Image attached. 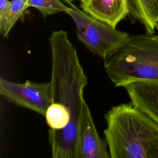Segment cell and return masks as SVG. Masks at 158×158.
I'll return each mask as SVG.
<instances>
[{"instance_id": "6da1fadb", "label": "cell", "mask_w": 158, "mask_h": 158, "mask_svg": "<svg viewBox=\"0 0 158 158\" xmlns=\"http://www.w3.org/2000/svg\"><path fill=\"white\" fill-rule=\"evenodd\" d=\"M49 43L52 102L44 117L49 127L51 158H80L87 77L66 31H53Z\"/></svg>"}, {"instance_id": "7a4b0ae2", "label": "cell", "mask_w": 158, "mask_h": 158, "mask_svg": "<svg viewBox=\"0 0 158 158\" xmlns=\"http://www.w3.org/2000/svg\"><path fill=\"white\" fill-rule=\"evenodd\" d=\"M104 117L111 158H148L158 146V126L131 102L112 107Z\"/></svg>"}, {"instance_id": "3957f363", "label": "cell", "mask_w": 158, "mask_h": 158, "mask_svg": "<svg viewBox=\"0 0 158 158\" xmlns=\"http://www.w3.org/2000/svg\"><path fill=\"white\" fill-rule=\"evenodd\" d=\"M104 67L116 86L135 81L158 84V35H130L121 48L104 59Z\"/></svg>"}, {"instance_id": "277c9868", "label": "cell", "mask_w": 158, "mask_h": 158, "mask_svg": "<svg viewBox=\"0 0 158 158\" xmlns=\"http://www.w3.org/2000/svg\"><path fill=\"white\" fill-rule=\"evenodd\" d=\"M67 14L73 21L78 39L93 54L105 59L121 48L130 35L103 23L70 4Z\"/></svg>"}, {"instance_id": "5b68a950", "label": "cell", "mask_w": 158, "mask_h": 158, "mask_svg": "<svg viewBox=\"0 0 158 158\" xmlns=\"http://www.w3.org/2000/svg\"><path fill=\"white\" fill-rule=\"evenodd\" d=\"M0 94L9 102L44 117L52 102L50 81L39 83L27 80L16 83L1 78Z\"/></svg>"}, {"instance_id": "8992f818", "label": "cell", "mask_w": 158, "mask_h": 158, "mask_svg": "<svg viewBox=\"0 0 158 158\" xmlns=\"http://www.w3.org/2000/svg\"><path fill=\"white\" fill-rule=\"evenodd\" d=\"M106 139L99 135L90 110L85 105L80 138V158H111Z\"/></svg>"}, {"instance_id": "52a82bcc", "label": "cell", "mask_w": 158, "mask_h": 158, "mask_svg": "<svg viewBox=\"0 0 158 158\" xmlns=\"http://www.w3.org/2000/svg\"><path fill=\"white\" fill-rule=\"evenodd\" d=\"M131 104L158 126V84L135 81L123 86Z\"/></svg>"}, {"instance_id": "ba28073f", "label": "cell", "mask_w": 158, "mask_h": 158, "mask_svg": "<svg viewBox=\"0 0 158 158\" xmlns=\"http://www.w3.org/2000/svg\"><path fill=\"white\" fill-rule=\"evenodd\" d=\"M83 11L114 28L129 14L128 0H86Z\"/></svg>"}, {"instance_id": "9c48e42d", "label": "cell", "mask_w": 158, "mask_h": 158, "mask_svg": "<svg viewBox=\"0 0 158 158\" xmlns=\"http://www.w3.org/2000/svg\"><path fill=\"white\" fill-rule=\"evenodd\" d=\"M129 14L144 28L146 33L154 34L158 22V0H128Z\"/></svg>"}, {"instance_id": "30bf717a", "label": "cell", "mask_w": 158, "mask_h": 158, "mask_svg": "<svg viewBox=\"0 0 158 158\" xmlns=\"http://www.w3.org/2000/svg\"><path fill=\"white\" fill-rule=\"evenodd\" d=\"M28 0H12L6 12L0 15V33L7 38L17 20L28 8Z\"/></svg>"}, {"instance_id": "8fae6325", "label": "cell", "mask_w": 158, "mask_h": 158, "mask_svg": "<svg viewBox=\"0 0 158 158\" xmlns=\"http://www.w3.org/2000/svg\"><path fill=\"white\" fill-rule=\"evenodd\" d=\"M27 6L37 9L44 17L60 12L67 13L69 9V6L62 0H28Z\"/></svg>"}, {"instance_id": "7c38bea8", "label": "cell", "mask_w": 158, "mask_h": 158, "mask_svg": "<svg viewBox=\"0 0 158 158\" xmlns=\"http://www.w3.org/2000/svg\"><path fill=\"white\" fill-rule=\"evenodd\" d=\"M10 1L9 0H0V15H3L9 7Z\"/></svg>"}, {"instance_id": "4fadbf2b", "label": "cell", "mask_w": 158, "mask_h": 158, "mask_svg": "<svg viewBox=\"0 0 158 158\" xmlns=\"http://www.w3.org/2000/svg\"><path fill=\"white\" fill-rule=\"evenodd\" d=\"M148 158H158V146L150 150L148 154Z\"/></svg>"}, {"instance_id": "5bb4252c", "label": "cell", "mask_w": 158, "mask_h": 158, "mask_svg": "<svg viewBox=\"0 0 158 158\" xmlns=\"http://www.w3.org/2000/svg\"><path fill=\"white\" fill-rule=\"evenodd\" d=\"M62 1H64L65 2L67 3V4H72V2H73V1H76V0H62ZM81 2V4H83L86 2V0H79Z\"/></svg>"}, {"instance_id": "9a60e30c", "label": "cell", "mask_w": 158, "mask_h": 158, "mask_svg": "<svg viewBox=\"0 0 158 158\" xmlns=\"http://www.w3.org/2000/svg\"><path fill=\"white\" fill-rule=\"evenodd\" d=\"M156 29L158 31V22H157V25H156Z\"/></svg>"}]
</instances>
